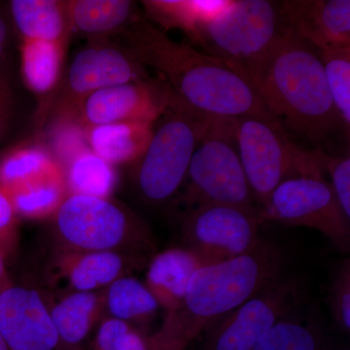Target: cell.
<instances>
[{
	"label": "cell",
	"mask_w": 350,
	"mask_h": 350,
	"mask_svg": "<svg viewBox=\"0 0 350 350\" xmlns=\"http://www.w3.org/2000/svg\"><path fill=\"white\" fill-rule=\"evenodd\" d=\"M151 350H155V349H151Z\"/></svg>",
	"instance_id": "cell-39"
},
{
	"label": "cell",
	"mask_w": 350,
	"mask_h": 350,
	"mask_svg": "<svg viewBox=\"0 0 350 350\" xmlns=\"http://www.w3.org/2000/svg\"><path fill=\"white\" fill-rule=\"evenodd\" d=\"M10 284H12V282H11L8 273H7L5 258L0 252V291L3 290L4 288L8 287Z\"/></svg>",
	"instance_id": "cell-36"
},
{
	"label": "cell",
	"mask_w": 350,
	"mask_h": 350,
	"mask_svg": "<svg viewBox=\"0 0 350 350\" xmlns=\"http://www.w3.org/2000/svg\"><path fill=\"white\" fill-rule=\"evenodd\" d=\"M66 5L71 29L91 40L121 33L137 14L130 0H66Z\"/></svg>",
	"instance_id": "cell-21"
},
{
	"label": "cell",
	"mask_w": 350,
	"mask_h": 350,
	"mask_svg": "<svg viewBox=\"0 0 350 350\" xmlns=\"http://www.w3.org/2000/svg\"><path fill=\"white\" fill-rule=\"evenodd\" d=\"M57 165L55 156L44 145L19 144L0 156V184L9 192Z\"/></svg>",
	"instance_id": "cell-26"
},
{
	"label": "cell",
	"mask_w": 350,
	"mask_h": 350,
	"mask_svg": "<svg viewBox=\"0 0 350 350\" xmlns=\"http://www.w3.org/2000/svg\"><path fill=\"white\" fill-rule=\"evenodd\" d=\"M241 165L258 208L282 182L324 174L314 151L295 144L278 121L264 117L234 119Z\"/></svg>",
	"instance_id": "cell-8"
},
{
	"label": "cell",
	"mask_w": 350,
	"mask_h": 350,
	"mask_svg": "<svg viewBox=\"0 0 350 350\" xmlns=\"http://www.w3.org/2000/svg\"><path fill=\"white\" fill-rule=\"evenodd\" d=\"M174 94L161 79L124 83L88 96L66 125L80 130L115 123L153 125L169 109Z\"/></svg>",
	"instance_id": "cell-13"
},
{
	"label": "cell",
	"mask_w": 350,
	"mask_h": 350,
	"mask_svg": "<svg viewBox=\"0 0 350 350\" xmlns=\"http://www.w3.org/2000/svg\"><path fill=\"white\" fill-rule=\"evenodd\" d=\"M148 258L114 251H57L51 265L53 280L70 292H96L135 269L144 268Z\"/></svg>",
	"instance_id": "cell-15"
},
{
	"label": "cell",
	"mask_w": 350,
	"mask_h": 350,
	"mask_svg": "<svg viewBox=\"0 0 350 350\" xmlns=\"http://www.w3.org/2000/svg\"><path fill=\"white\" fill-rule=\"evenodd\" d=\"M62 250L114 251L148 258L156 245L148 226L110 198L68 194L54 214Z\"/></svg>",
	"instance_id": "cell-4"
},
{
	"label": "cell",
	"mask_w": 350,
	"mask_h": 350,
	"mask_svg": "<svg viewBox=\"0 0 350 350\" xmlns=\"http://www.w3.org/2000/svg\"><path fill=\"white\" fill-rule=\"evenodd\" d=\"M9 6L22 39L68 42L72 29L64 0H13Z\"/></svg>",
	"instance_id": "cell-19"
},
{
	"label": "cell",
	"mask_w": 350,
	"mask_h": 350,
	"mask_svg": "<svg viewBox=\"0 0 350 350\" xmlns=\"http://www.w3.org/2000/svg\"><path fill=\"white\" fill-rule=\"evenodd\" d=\"M260 222L317 230L342 252L350 248V219L323 174L305 175L282 182L258 208Z\"/></svg>",
	"instance_id": "cell-9"
},
{
	"label": "cell",
	"mask_w": 350,
	"mask_h": 350,
	"mask_svg": "<svg viewBox=\"0 0 350 350\" xmlns=\"http://www.w3.org/2000/svg\"><path fill=\"white\" fill-rule=\"evenodd\" d=\"M213 119L182 105L174 96L169 109L157 120L146 150L135 162V185L145 202L162 204L179 192L193 154Z\"/></svg>",
	"instance_id": "cell-5"
},
{
	"label": "cell",
	"mask_w": 350,
	"mask_h": 350,
	"mask_svg": "<svg viewBox=\"0 0 350 350\" xmlns=\"http://www.w3.org/2000/svg\"><path fill=\"white\" fill-rule=\"evenodd\" d=\"M280 248L260 239L248 252L206 265L195 271L178 310L165 315L160 330L150 337L161 350H186L207 326L236 310L282 278Z\"/></svg>",
	"instance_id": "cell-3"
},
{
	"label": "cell",
	"mask_w": 350,
	"mask_h": 350,
	"mask_svg": "<svg viewBox=\"0 0 350 350\" xmlns=\"http://www.w3.org/2000/svg\"><path fill=\"white\" fill-rule=\"evenodd\" d=\"M258 209L209 204L182 214L183 247L193 251L204 266L226 261L252 250L260 241Z\"/></svg>",
	"instance_id": "cell-11"
},
{
	"label": "cell",
	"mask_w": 350,
	"mask_h": 350,
	"mask_svg": "<svg viewBox=\"0 0 350 350\" xmlns=\"http://www.w3.org/2000/svg\"><path fill=\"white\" fill-rule=\"evenodd\" d=\"M18 217L12 200L0 184V252L4 258L13 252L17 243Z\"/></svg>",
	"instance_id": "cell-31"
},
{
	"label": "cell",
	"mask_w": 350,
	"mask_h": 350,
	"mask_svg": "<svg viewBox=\"0 0 350 350\" xmlns=\"http://www.w3.org/2000/svg\"><path fill=\"white\" fill-rule=\"evenodd\" d=\"M68 42L22 39L21 70L25 86L38 94L50 93L61 79Z\"/></svg>",
	"instance_id": "cell-22"
},
{
	"label": "cell",
	"mask_w": 350,
	"mask_h": 350,
	"mask_svg": "<svg viewBox=\"0 0 350 350\" xmlns=\"http://www.w3.org/2000/svg\"><path fill=\"white\" fill-rule=\"evenodd\" d=\"M280 319L252 350H325V338L317 322L297 314Z\"/></svg>",
	"instance_id": "cell-27"
},
{
	"label": "cell",
	"mask_w": 350,
	"mask_h": 350,
	"mask_svg": "<svg viewBox=\"0 0 350 350\" xmlns=\"http://www.w3.org/2000/svg\"><path fill=\"white\" fill-rule=\"evenodd\" d=\"M131 327L121 320L105 317L100 322L94 350H114L119 338L130 330Z\"/></svg>",
	"instance_id": "cell-32"
},
{
	"label": "cell",
	"mask_w": 350,
	"mask_h": 350,
	"mask_svg": "<svg viewBox=\"0 0 350 350\" xmlns=\"http://www.w3.org/2000/svg\"><path fill=\"white\" fill-rule=\"evenodd\" d=\"M329 308L340 330L350 331V261L345 260L332 280L329 291Z\"/></svg>",
	"instance_id": "cell-30"
},
{
	"label": "cell",
	"mask_w": 350,
	"mask_h": 350,
	"mask_svg": "<svg viewBox=\"0 0 350 350\" xmlns=\"http://www.w3.org/2000/svg\"><path fill=\"white\" fill-rule=\"evenodd\" d=\"M154 124L115 123L82 129L88 146L110 165L137 162L148 146Z\"/></svg>",
	"instance_id": "cell-18"
},
{
	"label": "cell",
	"mask_w": 350,
	"mask_h": 350,
	"mask_svg": "<svg viewBox=\"0 0 350 350\" xmlns=\"http://www.w3.org/2000/svg\"><path fill=\"white\" fill-rule=\"evenodd\" d=\"M14 107V96L10 83L0 75V138L5 135Z\"/></svg>",
	"instance_id": "cell-33"
},
{
	"label": "cell",
	"mask_w": 350,
	"mask_h": 350,
	"mask_svg": "<svg viewBox=\"0 0 350 350\" xmlns=\"http://www.w3.org/2000/svg\"><path fill=\"white\" fill-rule=\"evenodd\" d=\"M230 1H187V0H145V18L153 21L162 31L180 29L189 38L200 27L224 11Z\"/></svg>",
	"instance_id": "cell-25"
},
{
	"label": "cell",
	"mask_w": 350,
	"mask_h": 350,
	"mask_svg": "<svg viewBox=\"0 0 350 350\" xmlns=\"http://www.w3.org/2000/svg\"><path fill=\"white\" fill-rule=\"evenodd\" d=\"M177 194L175 204L181 214L209 204L258 209L239 159L234 119L211 121Z\"/></svg>",
	"instance_id": "cell-6"
},
{
	"label": "cell",
	"mask_w": 350,
	"mask_h": 350,
	"mask_svg": "<svg viewBox=\"0 0 350 350\" xmlns=\"http://www.w3.org/2000/svg\"><path fill=\"white\" fill-rule=\"evenodd\" d=\"M322 172L331 177V186L337 198L338 204L347 218L350 219V157L329 155L320 149H315Z\"/></svg>",
	"instance_id": "cell-29"
},
{
	"label": "cell",
	"mask_w": 350,
	"mask_h": 350,
	"mask_svg": "<svg viewBox=\"0 0 350 350\" xmlns=\"http://www.w3.org/2000/svg\"><path fill=\"white\" fill-rule=\"evenodd\" d=\"M334 107L345 135L350 130V46L319 51Z\"/></svg>",
	"instance_id": "cell-28"
},
{
	"label": "cell",
	"mask_w": 350,
	"mask_h": 350,
	"mask_svg": "<svg viewBox=\"0 0 350 350\" xmlns=\"http://www.w3.org/2000/svg\"><path fill=\"white\" fill-rule=\"evenodd\" d=\"M18 217L43 219L54 215L68 195L61 165L9 191Z\"/></svg>",
	"instance_id": "cell-24"
},
{
	"label": "cell",
	"mask_w": 350,
	"mask_h": 350,
	"mask_svg": "<svg viewBox=\"0 0 350 350\" xmlns=\"http://www.w3.org/2000/svg\"><path fill=\"white\" fill-rule=\"evenodd\" d=\"M9 25L3 14L0 12V59L5 54L8 47Z\"/></svg>",
	"instance_id": "cell-35"
},
{
	"label": "cell",
	"mask_w": 350,
	"mask_h": 350,
	"mask_svg": "<svg viewBox=\"0 0 350 350\" xmlns=\"http://www.w3.org/2000/svg\"><path fill=\"white\" fill-rule=\"evenodd\" d=\"M284 31L278 1L238 0L200 25L190 40L247 79Z\"/></svg>",
	"instance_id": "cell-7"
},
{
	"label": "cell",
	"mask_w": 350,
	"mask_h": 350,
	"mask_svg": "<svg viewBox=\"0 0 350 350\" xmlns=\"http://www.w3.org/2000/svg\"><path fill=\"white\" fill-rule=\"evenodd\" d=\"M204 266L193 251L185 247L170 248L149 259L144 284L167 314L178 310L191 278Z\"/></svg>",
	"instance_id": "cell-17"
},
{
	"label": "cell",
	"mask_w": 350,
	"mask_h": 350,
	"mask_svg": "<svg viewBox=\"0 0 350 350\" xmlns=\"http://www.w3.org/2000/svg\"><path fill=\"white\" fill-rule=\"evenodd\" d=\"M114 350H151L150 338L135 327L119 338Z\"/></svg>",
	"instance_id": "cell-34"
},
{
	"label": "cell",
	"mask_w": 350,
	"mask_h": 350,
	"mask_svg": "<svg viewBox=\"0 0 350 350\" xmlns=\"http://www.w3.org/2000/svg\"><path fill=\"white\" fill-rule=\"evenodd\" d=\"M300 283L280 278L211 325L204 350H252L271 327L300 306Z\"/></svg>",
	"instance_id": "cell-12"
},
{
	"label": "cell",
	"mask_w": 350,
	"mask_h": 350,
	"mask_svg": "<svg viewBox=\"0 0 350 350\" xmlns=\"http://www.w3.org/2000/svg\"><path fill=\"white\" fill-rule=\"evenodd\" d=\"M285 31L319 51L350 46L349 0L278 1Z\"/></svg>",
	"instance_id": "cell-16"
},
{
	"label": "cell",
	"mask_w": 350,
	"mask_h": 350,
	"mask_svg": "<svg viewBox=\"0 0 350 350\" xmlns=\"http://www.w3.org/2000/svg\"><path fill=\"white\" fill-rule=\"evenodd\" d=\"M59 347L82 344L105 313L103 291L70 292L50 308Z\"/></svg>",
	"instance_id": "cell-20"
},
{
	"label": "cell",
	"mask_w": 350,
	"mask_h": 350,
	"mask_svg": "<svg viewBox=\"0 0 350 350\" xmlns=\"http://www.w3.org/2000/svg\"><path fill=\"white\" fill-rule=\"evenodd\" d=\"M267 110L306 142H323L340 128L319 51L285 31L247 75Z\"/></svg>",
	"instance_id": "cell-2"
},
{
	"label": "cell",
	"mask_w": 350,
	"mask_h": 350,
	"mask_svg": "<svg viewBox=\"0 0 350 350\" xmlns=\"http://www.w3.org/2000/svg\"><path fill=\"white\" fill-rule=\"evenodd\" d=\"M76 53L53 107L55 125L68 124L83 100L92 94L139 80L149 79L146 68L123 46L93 40Z\"/></svg>",
	"instance_id": "cell-10"
},
{
	"label": "cell",
	"mask_w": 350,
	"mask_h": 350,
	"mask_svg": "<svg viewBox=\"0 0 350 350\" xmlns=\"http://www.w3.org/2000/svg\"><path fill=\"white\" fill-rule=\"evenodd\" d=\"M186 350H191L190 347H189L188 349Z\"/></svg>",
	"instance_id": "cell-38"
},
{
	"label": "cell",
	"mask_w": 350,
	"mask_h": 350,
	"mask_svg": "<svg viewBox=\"0 0 350 350\" xmlns=\"http://www.w3.org/2000/svg\"><path fill=\"white\" fill-rule=\"evenodd\" d=\"M0 332L10 350H56L59 338L49 306L33 288L0 291Z\"/></svg>",
	"instance_id": "cell-14"
},
{
	"label": "cell",
	"mask_w": 350,
	"mask_h": 350,
	"mask_svg": "<svg viewBox=\"0 0 350 350\" xmlns=\"http://www.w3.org/2000/svg\"><path fill=\"white\" fill-rule=\"evenodd\" d=\"M120 36L123 47L156 70L174 98L194 111L213 118L275 120L246 78L191 44L172 40L142 14Z\"/></svg>",
	"instance_id": "cell-1"
},
{
	"label": "cell",
	"mask_w": 350,
	"mask_h": 350,
	"mask_svg": "<svg viewBox=\"0 0 350 350\" xmlns=\"http://www.w3.org/2000/svg\"><path fill=\"white\" fill-rule=\"evenodd\" d=\"M0 350H10L8 345H7L5 338L2 336L1 332H0Z\"/></svg>",
	"instance_id": "cell-37"
},
{
	"label": "cell",
	"mask_w": 350,
	"mask_h": 350,
	"mask_svg": "<svg viewBox=\"0 0 350 350\" xmlns=\"http://www.w3.org/2000/svg\"><path fill=\"white\" fill-rule=\"evenodd\" d=\"M105 312L137 328L155 319L161 308L146 285L131 275H124L103 290Z\"/></svg>",
	"instance_id": "cell-23"
}]
</instances>
